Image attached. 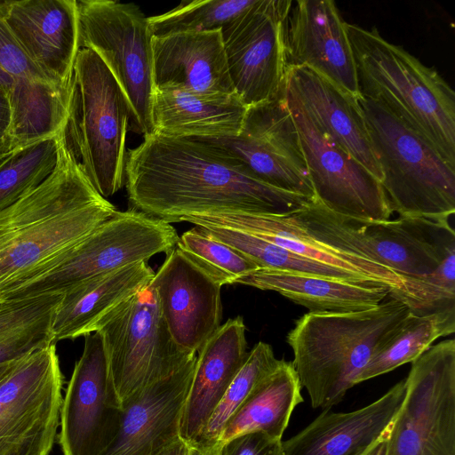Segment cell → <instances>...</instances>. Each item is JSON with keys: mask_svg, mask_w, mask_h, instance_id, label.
Instances as JSON below:
<instances>
[{"mask_svg": "<svg viewBox=\"0 0 455 455\" xmlns=\"http://www.w3.org/2000/svg\"><path fill=\"white\" fill-rule=\"evenodd\" d=\"M125 180L132 205L167 223L205 213L287 215L312 201L260 181L206 142L157 133L128 151Z\"/></svg>", "mask_w": 455, "mask_h": 455, "instance_id": "obj_1", "label": "cell"}, {"mask_svg": "<svg viewBox=\"0 0 455 455\" xmlns=\"http://www.w3.org/2000/svg\"><path fill=\"white\" fill-rule=\"evenodd\" d=\"M116 212L84 172L63 130L52 172L0 211V290L49 268Z\"/></svg>", "mask_w": 455, "mask_h": 455, "instance_id": "obj_2", "label": "cell"}, {"mask_svg": "<svg viewBox=\"0 0 455 455\" xmlns=\"http://www.w3.org/2000/svg\"><path fill=\"white\" fill-rule=\"evenodd\" d=\"M360 97L421 137L455 169V92L434 68L384 39L376 28L346 22Z\"/></svg>", "mask_w": 455, "mask_h": 455, "instance_id": "obj_3", "label": "cell"}, {"mask_svg": "<svg viewBox=\"0 0 455 455\" xmlns=\"http://www.w3.org/2000/svg\"><path fill=\"white\" fill-rule=\"evenodd\" d=\"M410 315L389 298L376 307L347 313L304 314L287 335L292 364L314 409L330 410L357 385L371 358Z\"/></svg>", "mask_w": 455, "mask_h": 455, "instance_id": "obj_4", "label": "cell"}, {"mask_svg": "<svg viewBox=\"0 0 455 455\" xmlns=\"http://www.w3.org/2000/svg\"><path fill=\"white\" fill-rule=\"evenodd\" d=\"M128 100L100 56L80 48L73 69L67 141L84 172L107 198L124 183Z\"/></svg>", "mask_w": 455, "mask_h": 455, "instance_id": "obj_5", "label": "cell"}, {"mask_svg": "<svg viewBox=\"0 0 455 455\" xmlns=\"http://www.w3.org/2000/svg\"><path fill=\"white\" fill-rule=\"evenodd\" d=\"M291 214L321 242L377 262L400 276L427 275L455 250L449 219L354 220L330 212L315 199Z\"/></svg>", "mask_w": 455, "mask_h": 455, "instance_id": "obj_6", "label": "cell"}, {"mask_svg": "<svg viewBox=\"0 0 455 455\" xmlns=\"http://www.w3.org/2000/svg\"><path fill=\"white\" fill-rule=\"evenodd\" d=\"M358 102L392 212L450 219L455 212V169L379 105L362 97Z\"/></svg>", "mask_w": 455, "mask_h": 455, "instance_id": "obj_7", "label": "cell"}, {"mask_svg": "<svg viewBox=\"0 0 455 455\" xmlns=\"http://www.w3.org/2000/svg\"><path fill=\"white\" fill-rule=\"evenodd\" d=\"M179 239L170 223L137 210L116 211L49 268L0 290V300L62 294L85 281L168 253Z\"/></svg>", "mask_w": 455, "mask_h": 455, "instance_id": "obj_8", "label": "cell"}, {"mask_svg": "<svg viewBox=\"0 0 455 455\" xmlns=\"http://www.w3.org/2000/svg\"><path fill=\"white\" fill-rule=\"evenodd\" d=\"M121 406L196 357L175 343L151 284L121 303L97 325Z\"/></svg>", "mask_w": 455, "mask_h": 455, "instance_id": "obj_9", "label": "cell"}, {"mask_svg": "<svg viewBox=\"0 0 455 455\" xmlns=\"http://www.w3.org/2000/svg\"><path fill=\"white\" fill-rule=\"evenodd\" d=\"M80 47L93 50L124 91L132 111L129 130L154 132L153 32L148 17L133 3L79 0Z\"/></svg>", "mask_w": 455, "mask_h": 455, "instance_id": "obj_10", "label": "cell"}, {"mask_svg": "<svg viewBox=\"0 0 455 455\" xmlns=\"http://www.w3.org/2000/svg\"><path fill=\"white\" fill-rule=\"evenodd\" d=\"M387 455H455V340L411 363L387 438Z\"/></svg>", "mask_w": 455, "mask_h": 455, "instance_id": "obj_11", "label": "cell"}, {"mask_svg": "<svg viewBox=\"0 0 455 455\" xmlns=\"http://www.w3.org/2000/svg\"><path fill=\"white\" fill-rule=\"evenodd\" d=\"M63 379L55 344L12 363L0 380V455H50Z\"/></svg>", "mask_w": 455, "mask_h": 455, "instance_id": "obj_12", "label": "cell"}, {"mask_svg": "<svg viewBox=\"0 0 455 455\" xmlns=\"http://www.w3.org/2000/svg\"><path fill=\"white\" fill-rule=\"evenodd\" d=\"M315 199L330 212L354 220L385 221L393 214L380 181L326 134L284 84Z\"/></svg>", "mask_w": 455, "mask_h": 455, "instance_id": "obj_13", "label": "cell"}, {"mask_svg": "<svg viewBox=\"0 0 455 455\" xmlns=\"http://www.w3.org/2000/svg\"><path fill=\"white\" fill-rule=\"evenodd\" d=\"M238 160L251 174L277 189L315 199L299 133L284 97L248 108L238 135L194 138Z\"/></svg>", "mask_w": 455, "mask_h": 455, "instance_id": "obj_14", "label": "cell"}, {"mask_svg": "<svg viewBox=\"0 0 455 455\" xmlns=\"http://www.w3.org/2000/svg\"><path fill=\"white\" fill-rule=\"evenodd\" d=\"M292 2L259 0L221 28L235 93L247 108L275 99L284 88L285 27Z\"/></svg>", "mask_w": 455, "mask_h": 455, "instance_id": "obj_15", "label": "cell"}, {"mask_svg": "<svg viewBox=\"0 0 455 455\" xmlns=\"http://www.w3.org/2000/svg\"><path fill=\"white\" fill-rule=\"evenodd\" d=\"M123 408L111 379L100 332L84 336L62 399L59 444L62 455H100L114 440Z\"/></svg>", "mask_w": 455, "mask_h": 455, "instance_id": "obj_16", "label": "cell"}, {"mask_svg": "<svg viewBox=\"0 0 455 455\" xmlns=\"http://www.w3.org/2000/svg\"><path fill=\"white\" fill-rule=\"evenodd\" d=\"M150 282L175 343L196 355L220 326L221 284L178 244Z\"/></svg>", "mask_w": 455, "mask_h": 455, "instance_id": "obj_17", "label": "cell"}, {"mask_svg": "<svg viewBox=\"0 0 455 455\" xmlns=\"http://www.w3.org/2000/svg\"><path fill=\"white\" fill-rule=\"evenodd\" d=\"M0 17L36 67L56 84L70 90L81 48L77 1H2Z\"/></svg>", "mask_w": 455, "mask_h": 455, "instance_id": "obj_18", "label": "cell"}, {"mask_svg": "<svg viewBox=\"0 0 455 455\" xmlns=\"http://www.w3.org/2000/svg\"><path fill=\"white\" fill-rule=\"evenodd\" d=\"M285 52L287 68H309L360 98L346 21L335 2H292L285 27Z\"/></svg>", "mask_w": 455, "mask_h": 455, "instance_id": "obj_19", "label": "cell"}, {"mask_svg": "<svg viewBox=\"0 0 455 455\" xmlns=\"http://www.w3.org/2000/svg\"><path fill=\"white\" fill-rule=\"evenodd\" d=\"M182 221L201 228L223 227L250 233L295 254L347 271L364 282L388 286L391 289L402 283V276L387 267L321 242L291 213H205L188 216Z\"/></svg>", "mask_w": 455, "mask_h": 455, "instance_id": "obj_20", "label": "cell"}, {"mask_svg": "<svg viewBox=\"0 0 455 455\" xmlns=\"http://www.w3.org/2000/svg\"><path fill=\"white\" fill-rule=\"evenodd\" d=\"M196 361L124 403L119 430L100 455H155L180 438V418Z\"/></svg>", "mask_w": 455, "mask_h": 455, "instance_id": "obj_21", "label": "cell"}, {"mask_svg": "<svg viewBox=\"0 0 455 455\" xmlns=\"http://www.w3.org/2000/svg\"><path fill=\"white\" fill-rule=\"evenodd\" d=\"M405 394V379L383 395L349 412L324 410L292 437L284 455H363L390 427Z\"/></svg>", "mask_w": 455, "mask_h": 455, "instance_id": "obj_22", "label": "cell"}, {"mask_svg": "<svg viewBox=\"0 0 455 455\" xmlns=\"http://www.w3.org/2000/svg\"><path fill=\"white\" fill-rule=\"evenodd\" d=\"M156 88L233 94L221 29L153 36Z\"/></svg>", "mask_w": 455, "mask_h": 455, "instance_id": "obj_23", "label": "cell"}, {"mask_svg": "<svg viewBox=\"0 0 455 455\" xmlns=\"http://www.w3.org/2000/svg\"><path fill=\"white\" fill-rule=\"evenodd\" d=\"M242 316L228 319L196 355L180 418V437L194 444L248 355Z\"/></svg>", "mask_w": 455, "mask_h": 455, "instance_id": "obj_24", "label": "cell"}, {"mask_svg": "<svg viewBox=\"0 0 455 455\" xmlns=\"http://www.w3.org/2000/svg\"><path fill=\"white\" fill-rule=\"evenodd\" d=\"M285 84L321 129L381 181L358 99L307 67L288 68Z\"/></svg>", "mask_w": 455, "mask_h": 455, "instance_id": "obj_25", "label": "cell"}, {"mask_svg": "<svg viewBox=\"0 0 455 455\" xmlns=\"http://www.w3.org/2000/svg\"><path fill=\"white\" fill-rule=\"evenodd\" d=\"M154 275L148 261H141L63 292L51 321L52 343L94 332L109 312L149 284Z\"/></svg>", "mask_w": 455, "mask_h": 455, "instance_id": "obj_26", "label": "cell"}, {"mask_svg": "<svg viewBox=\"0 0 455 455\" xmlns=\"http://www.w3.org/2000/svg\"><path fill=\"white\" fill-rule=\"evenodd\" d=\"M247 110L235 93L205 95L172 87L156 88L153 133L173 138L235 136L243 130Z\"/></svg>", "mask_w": 455, "mask_h": 455, "instance_id": "obj_27", "label": "cell"}, {"mask_svg": "<svg viewBox=\"0 0 455 455\" xmlns=\"http://www.w3.org/2000/svg\"><path fill=\"white\" fill-rule=\"evenodd\" d=\"M235 283L273 291L314 313H347L371 309L388 296L390 287L342 279L257 268Z\"/></svg>", "mask_w": 455, "mask_h": 455, "instance_id": "obj_28", "label": "cell"}, {"mask_svg": "<svg viewBox=\"0 0 455 455\" xmlns=\"http://www.w3.org/2000/svg\"><path fill=\"white\" fill-rule=\"evenodd\" d=\"M301 388L292 363L280 360L230 418L217 447L235 436L251 432H260L282 440L295 407L303 402Z\"/></svg>", "mask_w": 455, "mask_h": 455, "instance_id": "obj_29", "label": "cell"}, {"mask_svg": "<svg viewBox=\"0 0 455 455\" xmlns=\"http://www.w3.org/2000/svg\"><path fill=\"white\" fill-rule=\"evenodd\" d=\"M388 297L402 301L415 315H436L448 335L455 331V250L431 274L402 276V283Z\"/></svg>", "mask_w": 455, "mask_h": 455, "instance_id": "obj_30", "label": "cell"}, {"mask_svg": "<svg viewBox=\"0 0 455 455\" xmlns=\"http://www.w3.org/2000/svg\"><path fill=\"white\" fill-rule=\"evenodd\" d=\"M202 228L215 239L226 243L252 261L258 268L276 269L355 283H372L364 282L347 271L295 254L250 233L223 227H204Z\"/></svg>", "mask_w": 455, "mask_h": 455, "instance_id": "obj_31", "label": "cell"}, {"mask_svg": "<svg viewBox=\"0 0 455 455\" xmlns=\"http://www.w3.org/2000/svg\"><path fill=\"white\" fill-rule=\"evenodd\" d=\"M279 363L269 344L262 341L255 344L193 445L205 449L217 447L230 418Z\"/></svg>", "mask_w": 455, "mask_h": 455, "instance_id": "obj_32", "label": "cell"}, {"mask_svg": "<svg viewBox=\"0 0 455 455\" xmlns=\"http://www.w3.org/2000/svg\"><path fill=\"white\" fill-rule=\"evenodd\" d=\"M447 335L436 315L419 316L410 313L398 332L368 362L357 383L387 373L404 363H411L435 339Z\"/></svg>", "mask_w": 455, "mask_h": 455, "instance_id": "obj_33", "label": "cell"}, {"mask_svg": "<svg viewBox=\"0 0 455 455\" xmlns=\"http://www.w3.org/2000/svg\"><path fill=\"white\" fill-rule=\"evenodd\" d=\"M259 0L183 1L171 11L148 17L154 36L221 29L251 9Z\"/></svg>", "mask_w": 455, "mask_h": 455, "instance_id": "obj_34", "label": "cell"}, {"mask_svg": "<svg viewBox=\"0 0 455 455\" xmlns=\"http://www.w3.org/2000/svg\"><path fill=\"white\" fill-rule=\"evenodd\" d=\"M60 132L18 148L0 164V211L38 186L52 172L58 160Z\"/></svg>", "mask_w": 455, "mask_h": 455, "instance_id": "obj_35", "label": "cell"}, {"mask_svg": "<svg viewBox=\"0 0 455 455\" xmlns=\"http://www.w3.org/2000/svg\"><path fill=\"white\" fill-rule=\"evenodd\" d=\"M177 244L221 285L233 284L240 276L258 268L252 261L200 227L184 232Z\"/></svg>", "mask_w": 455, "mask_h": 455, "instance_id": "obj_36", "label": "cell"}, {"mask_svg": "<svg viewBox=\"0 0 455 455\" xmlns=\"http://www.w3.org/2000/svg\"><path fill=\"white\" fill-rule=\"evenodd\" d=\"M62 294L0 300V338L51 320Z\"/></svg>", "mask_w": 455, "mask_h": 455, "instance_id": "obj_37", "label": "cell"}, {"mask_svg": "<svg viewBox=\"0 0 455 455\" xmlns=\"http://www.w3.org/2000/svg\"><path fill=\"white\" fill-rule=\"evenodd\" d=\"M0 68L12 78L13 83L10 89L13 91L25 90L40 83L56 84L28 57L1 17Z\"/></svg>", "mask_w": 455, "mask_h": 455, "instance_id": "obj_38", "label": "cell"}, {"mask_svg": "<svg viewBox=\"0 0 455 455\" xmlns=\"http://www.w3.org/2000/svg\"><path fill=\"white\" fill-rule=\"evenodd\" d=\"M51 321L52 319L1 337L0 366L52 344L50 333Z\"/></svg>", "mask_w": 455, "mask_h": 455, "instance_id": "obj_39", "label": "cell"}, {"mask_svg": "<svg viewBox=\"0 0 455 455\" xmlns=\"http://www.w3.org/2000/svg\"><path fill=\"white\" fill-rule=\"evenodd\" d=\"M218 455H284L283 440L260 432L240 435L219 445Z\"/></svg>", "mask_w": 455, "mask_h": 455, "instance_id": "obj_40", "label": "cell"}, {"mask_svg": "<svg viewBox=\"0 0 455 455\" xmlns=\"http://www.w3.org/2000/svg\"><path fill=\"white\" fill-rule=\"evenodd\" d=\"M11 124L12 110L9 98V89L0 87V148L8 144H11Z\"/></svg>", "mask_w": 455, "mask_h": 455, "instance_id": "obj_41", "label": "cell"}, {"mask_svg": "<svg viewBox=\"0 0 455 455\" xmlns=\"http://www.w3.org/2000/svg\"><path fill=\"white\" fill-rule=\"evenodd\" d=\"M191 449L192 445L180 437L155 455H190Z\"/></svg>", "mask_w": 455, "mask_h": 455, "instance_id": "obj_42", "label": "cell"}, {"mask_svg": "<svg viewBox=\"0 0 455 455\" xmlns=\"http://www.w3.org/2000/svg\"><path fill=\"white\" fill-rule=\"evenodd\" d=\"M388 430L382 436H380L363 455H387V438Z\"/></svg>", "mask_w": 455, "mask_h": 455, "instance_id": "obj_43", "label": "cell"}, {"mask_svg": "<svg viewBox=\"0 0 455 455\" xmlns=\"http://www.w3.org/2000/svg\"><path fill=\"white\" fill-rule=\"evenodd\" d=\"M190 455H218V448L205 449L192 445Z\"/></svg>", "mask_w": 455, "mask_h": 455, "instance_id": "obj_44", "label": "cell"}, {"mask_svg": "<svg viewBox=\"0 0 455 455\" xmlns=\"http://www.w3.org/2000/svg\"><path fill=\"white\" fill-rule=\"evenodd\" d=\"M12 83V78L0 68V87L10 89Z\"/></svg>", "mask_w": 455, "mask_h": 455, "instance_id": "obj_45", "label": "cell"}, {"mask_svg": "<svg viewBox=\"0 0 455 455\" xmlns=\"http://www.w3.org/2000/svg\"><path fill=\"white\" fill-rule=\"evenodd\" d=\"M14 151L15 148H12L9 145L0 148V164L8 159Z\"/></svg>", "mask_w": 455, "mask_h": 455, "instance_id": "obj_46", "label": "cell"}, {"mask_svg": "<svg viewBox=\"0 0 455 455\" xmlns=\"http://www.w3.org/2000/svg\"><path fill=\"white\" fill-rule=\"evenodd\" d=\"M12 363L13 362L0 366V380L5 375V373L7 372V371L9 370V368L11 367Z\"/></svg>", "mask_w": 455, "mask_h": 455, "instance_id": "obj_47", "label": "cell"}]
</instances>
